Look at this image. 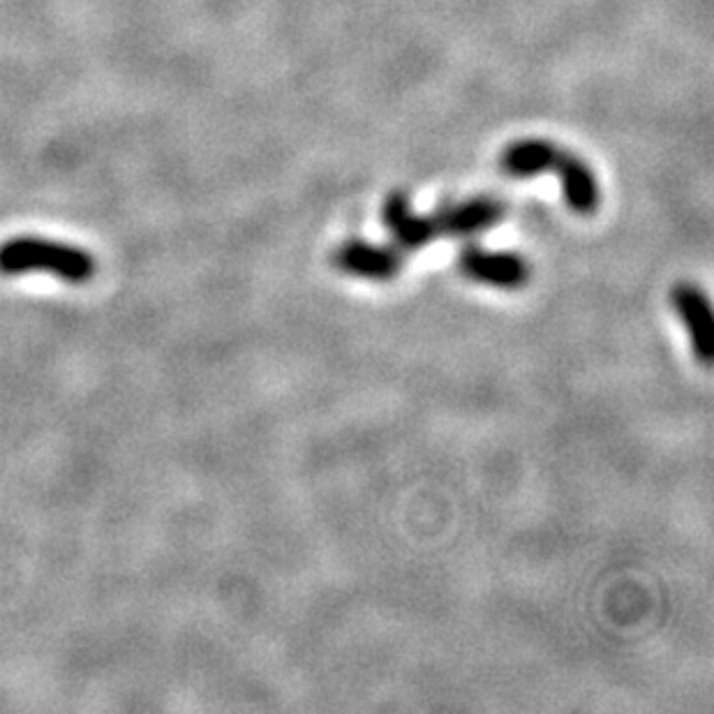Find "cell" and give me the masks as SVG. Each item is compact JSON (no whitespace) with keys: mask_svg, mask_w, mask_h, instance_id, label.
<instances>
[{"mask_svg":"<svg viewBox=\"0 0 714 714\" xmlns=\"http://www.w3.org/2000/svg\"><path fill=\"white\" fill-rule=\"evenodd\" d=\"M331 259L341 274L372 282H389L405 269L403 250L395 245H379L364 238L341 243Z\"/></svg>","mask_w":714,"mask_h":714,"instance_id":"cell-3","label":"cell"},{"mask_svg":"<svg viewBox=\"0 0 714 714\" xmlns=\"http://www.w3.org/2000/svg\"><path fill=\"white\" fill-rule=\"evenodd\" d=\"M560 148L544 140H521L504 148L500 167L511 178H534L546 171H555L560 160Z\"/></svg>","mask_w":714,"mask_h":714,"instance_id":"cell-8","label":"cell"},{"mask_svg":"<svg viewBox=\"0 0 714 714\" xmlns=\"http://www.w3.org/2000/svg\"><path fill=\"white\" fill-rule=\"evenodd\" d=\"M460 274L479 285L516 292L532 278L529 264L509 250H486L481 245H465L458 255Z\"/></svg>","mask_w":714,"mask_h":714,"instance_id":"cell-2","label":"cell"},{"mask_svg":"<svg viewBox=\"0 0 714 714\" xmlns=\"http://www.w3.org/2000/svg\"><path fill=\"white\" fill-rule=\"evenodd\" d=\"M96 271L93 255L77 245L37 236H19L0 245V276L49 274L68 285H86Z\"/></svg>","mask_w":714,"mask_h":714,"instance_id":"cell-1","label":"cell"},{"mask_svg":"<svg viewBox=\"0 0 714 714\" xmlns=\"http://www.w3.org/2000/svg\"><path fill=\"white\" fill-rule=\"evenodd\" d=\"M555 171L560 174L567 207L578 215H592L601 204V190L590 165L578 155L562 150Z\"/></svg>","mask_w":714,"mask_h":714,"instance_id":"cell-7","label":"cell"},{"mask_svg":"<svg viewBox=\"0 0 714 714\" xmlns=\"http://www.w3.org/2000/svg\"><path fill=\"white\" fill-rule=\"evenodd\" d=\"M506 217V204L495 197H475L458 204H444L433 213L439 236L472 238L498 227Z\"/></svg>","mask_w":714,"mask_h":714,"instance_id":"cell-5","label":"cell"},{"mask_svg":"<svg viewBox=\"0 0 714 714\" xmlns=\"http://www.w3.org/2000/svg\"><path fill=\"white\" fill-rule=\"evenodd\" d=\"M671 305L682 320L691 343V354L701 366H712L714 359V315L707 297L696 285L678 282L671 289Z\"/></svg>","mask_w":714,"mask_h":714,"instance_id":"cell-4","label":"cell"},{"mask_svg":"<svg viewBox=\"0 0 714 714\" xmlns=\"http://www.w3.org/2000/svg\"><path fill=\"white\" fill-rule=\"evenodd\" d=\"M382 222L391 232L395 248L403 253L423 250L439 234L433 222V215H419L405 192H391L382 207Z\"/></svg>","mask_w":714,"mask_h":714,"instance_id":"cell-6","label":"cell"}]
</instances>
